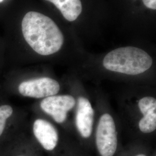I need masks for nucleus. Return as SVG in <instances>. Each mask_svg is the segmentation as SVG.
Here are the masks:
<instances>
[{"label":"nucleus","mask_w":156,"mask_h":156,"mask_svg":"<svg viewBox=\"0 0 156 156\" xmlns=\"http://www.w3.org/2000/svg\"><path fill=\"white\" fill-rule=\"evenodd\" d=\"M94 112L88 99L79 97L76 115V125L80 135L85 138L91 136Z\"/></svg>","instance_id":"obj_6"},{"label":"nucleus","mask_w":156,"mask_h":156,"mask_svg":"<svg viewBox=\"0 0 156 156\" xmlns=\"http://www.w3.org/2000/svg\"><path fill=\"white\" fill-rule=\"evenodd\" d=\"M143 2L147 8L151 9H156V0H142Z\"/></svg>","instance_id":"obj_11"},{"label":"nucleus","mask_w":156,"mask_h":156,"mask_svg":"<svg viewBox=\"0 0 156 156\" xmlns=\"http://www.w3.org/2000/svg\"><path fill=\"white\" fill-rule=\"evenodd\" d=\"M136 156H146L145 154H138V155H137Z\"/></svg>","instance_id":"obj_12"},{"label":"nucleus","mask_w":156,"mask_h":156,"mask_svg":"<svg viewBox=\"0 0 156 156\" xmlns=\"http://www.w3.org/2000/svg\"><path fill=\"white\" fill-rule=\"evenodd\" d=\"M75 105V100L71 95H53L42 101L41 108L57 123H62L65 122L68 112L72 109Z\"/></svg>","instance_id":"obj_5"},{"label":"nucleus","mask_w":156,"mask_h":156,"mask_svg":"<svg viewBox=\"0 0 156 156\" xmlns=\"http://www.w3.org/2000/svg\"><path fill=\"white\" fill-rule=\"evenodd\" d=\"M152 64L153 60L148 53L133 46L112 50L103 60V66L106 69L131 75L145 73Z\"/></svg>","instance_id":"obj_2"},{"label":"nucleus","mask_w":156,"mask_h":156,"mask_svg":"<svg viewBox=\"0 0 156 156\" xmlns=\"http://www.w3.org/2000/svg\"><path fill=\"white\" fill-rule=\"evenodd\" d=\"M53 3L69 22L75 20L80 15L82 5L80 0H46Z\"/></svg>","instance_id":"obj_9"},{"label":"nucleus","mask_w":156,"mask_h":156,"mask_svg":"<svg viewBox=\"0 0 156 156\" xmlns=\"http://www.w3.org/2000/svg\"><path fill=\"white\" fill-rule=\"evenodd\" d=\"M13 113V109L9 105L0 106V136L3 133L5 127L6 120L11 117Z\"/></svg>","instance_id":"obj_10"},{"label":"nucleus","mask_w":156,"mask_h":156,"mask_svg":"<svg viewBox=\"0 0 156 156\" xmlns=\"http://www.w3.org/2000/svg\"><path fill=\"white\" fill-rule=\"evenodd\" d=\"M2 1H3V0H0V2H2Z\"/></svg>","instance_id":"obj_14"},{"label":"nucleus","mask_w":156,"mask_h":156,"mask_svg":"<svg viewBox=\"0 0 156 156\" xmlns=\"http://www.w3.org/2000/svg\"><path fill=\"white\" fill-rule=\"evenodd\" d=\"M138 106L144 117L140 120L139 127L144 133H151L156 128V100L151 97L142 98Z\"/></svg>","instance_id":"obj_8"},{"label":"nucleus","mask_w":156,"mask_h":156,"mask_svg":"<svg viewBox=\"0 0 156 156\" xmlns=\"http://www.w3.org/2000/svg\"><path fill=\"white\" fill-rule=\"evenodd\" d=\"M33 133L45 150L52 151L56 148L58 136L56 128L51 123L41 119L36 120L34 123Z\"/></svg>","instance_id":"obj_7"},{"label":"nucleus","mask_w":156,"mask_h":156,"mask_svg":"<svg viewBox=\"0 0 156 156\" xmlns=\"http://www.w3.org/2000/svg\"><path fill=\"white\" fill-rule=\"evenodd\" d=\"M60 89V84L56 80L43 77L23 82L19 86V91L25 97L41 98L55 95Z\"/></svg>","instance_id":"obj_4"},{"label":"nucleus","mask_w":156,"mask_h":156,"mask_svg":"<svg viewBox=\"0 0 156 156\" xmlns=\"http://www.w3.org/2000/svg\"><path fill=\"white\" fill-rule=\"evenodd\" d=\"M23 156V155H22V154H17V155H15V156Z\"/></svg>","instance_id":"obj_13"},{"label":"nucleus","mask_w":156,"mask_h":156,"mask_svg":"<svg viewBox=\"0 0 156 156\" xmlns=\"http://www.w3.org/2000/svg\"><path fill=\"white\" fill-rule=\"evenodd\" d=\"M96 145L101 156H113L117 149L116 126L108 113L102 115L100 119L96 132Z\"/></svg>","instance_id":"obj_3"},{"label":"nucleus","mask_w":156,"mask_h":156,"mask_svg":"<svg viewBox=\"0 0 156 156\" xmlns=\"http://www.w3.org/2000/svg\"><path fill=\"white\" fill-rule=\"evenodd\" d=\"M23 35L28 45L41 55L57 52L64 43L61 30L49 17L37 12H29L23 19Z\"/></svg>","instance_id":"obj_1"}]
</instances>
